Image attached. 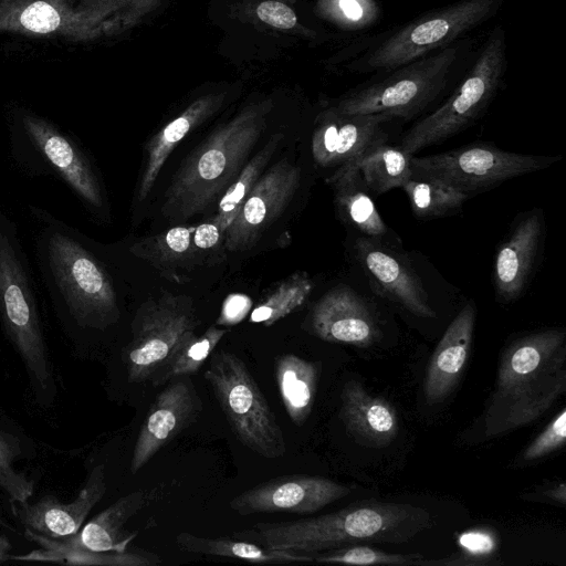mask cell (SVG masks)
Here are the masks:
<instances>
[{"label":"cell","instance_id":"8992f818","mask_svg":"<svg viewBox=\"0 0 566 566\" xmlns=\"http://www.w3.org/2000/svg\"><path fill=\"white\" fill-rule=\"evenodd\" d=\"M506 69V35L504 29L497 25L476 51L449 97L412 125L402 136L399 148L411 157L470 126L503 87Z\"/></svg>","mask_w":566,"mask_h":566},{"label":"cell","instance_id":"9a60e30c","mask_svg":"<svg viewBox=\"0 0 566 566\" xmlns=\"http://www.w3.org/2000/svg\"><path fill=\"white\" fill-rule=\"evenodd\" d=\"M104 464L94 467L77 496L63 503L43 495L33 503H12L13 513L25 528L46 538L64 539L77 533L86 516L106 492Z\"/></svg>","mask_w":566,"mask_h":566},{"label":"cell","instance_id":"2e32d148","mask_svg":"<svg viewBox=\"0 0 566 566\" xmlns=\"http://www.w3.org/2000/svg\"><path fill=\"white\" fill-rule=\"evenodd\" d=\"M313 333L323 340L367 347L378 337L374 315L364 300L349 286L326 292L311 313Z\"/></svg>","mask_w":566,"mask_h":566},{"label":"cell","instance_id":"f546056e","mask_svg":"<svg viewBox=\"0 0 566 566\" xmlns=\"http://www.w3.org/2000/svg\"><path fill=\"white\" fill-rule=\"evenodd\" d=\"M226 333L224 328L216 326H210L201 335L195 332L187 333L151 376L153 386H160L172 379L196 374Z\"/></svg>","mask_w":566,"mask_h":566},{"label":"cell","instance_id":"cb8c5ba5","mask_svg":"<svg viewBox=\"0 0 566 566\" xmlns=\"http://www.w3.org/2000/svg\"><path fill=\"white\" fill-rule=\"evenodd\" d=\"M157 496V489L130 492L94 516L76 534L60 541L85 551L125 552L136 534L128 533L124 525Z\"/></svg>","mask_w":566,"mask_h":566},{"label":"cell","instance_id":"6da1fadb","mask_svg":"<svg viewBox=\"0 0 566 566\" xmlns=\"http://www.w3.org/2000/svg\"><path fill=\"white\" fill-rule=\"evenodd\" d=\"M433 525L422 507L368 500L315 517L256 523L237 535L269 549L311 555L361 543H406Z\"/></svg>","mask_w":566,"mask_h":566},{"label":"cell","instance_id":"7c38bea8","mask_svg":"<svg viewBox=\"0 0 566 566\" xmlns=\"http://www.w3.org/2000/svg\"><path fill=\"white\" fill-rule=\"evenodd\" d=\"M300 180L301 169L287 158L264 170L223 233L226 250L240 252L251 249L287 207Z\"/></svg>","mask_w":566,"mask_h":566},{"label":"cell","instance_id":"83f0119b","mask_svg":"<svg viewBox=\"0 0 566 566\" xmlns=\"http://www.w3.org/2000/svg\"><path fill=\"white\" fill-rule=\"evenodd\" d=\"M175 542L178 548L186 553L237 558L250 563L284 564L314 560L308 554L269 549L243 538L239 541L230 537H202L181 532Z\"/></svg>","mask_w":566,"mask_h":566},{"label":"cell","instance_id":"7a4b0ae2","mask_svg":"<svg viewBox=\"0 0 566 566\" xmlns=\"http://www.w3.org/2000/svg\"><path fill=\"white\" fill-rule=\"evenodd\" d=\"M566 390V333L547 329L512 342L503 350L484 412L488 439L531 424Z\"/></svg>","mask_w":566,"mask_h":566},{"label":"cell","instance_id":"4dcf8cb0","mask_svg":"<svg viewBox=\"0 0 566 566\" xmlns=\"http://www.w3.org/2000/svg\"><path fill=\"white\" fill-rule=\"evenodd\" d=\"M281 139V135H275L266 142V144L248 160L233 184L227 189L217 203V212L208 221L216 224L222 234L237 217L244 199L264 172L268 164L279 148Z\"/></svg>","mask_w":566,"mask_h":566},{"label":"cell","instance_id":"9c48e42d","mask_svg":"<svg viewBox=\"0 0 566 566\" xmlns=\"http://www.w3.org/2000/svg\"><path fill=\"white\" fill-rule=\"evenodd\" d=\"M557 160L556 156L523 155L474 144L426 157L411 156L410 167L412 176L438 179L469 196Z\"/></svg>","mask_w":566,"mask_h":566},{"label":"cell","instance_id":"b9f144b4","mask_svg":"<svg viewBox=\"0 0 566 566\" xmlns=\"http://www.w3.org/2000/svg\"><path fill=\"white\" fill-rule=\"evenodd\" d=\"M539 496L557 502L562 505L566 503V485L564 482L555 485L554 488L544 490Z\"/></svg>","mask_w":566,"mask_h":566},{"label":"cell","instance_id":"1f68e13d","mask_svg":"<svg viewBox=\"0 0 566 566\" xmlns=\"http://www.w3.org/2000/svg\"><path fill=\"white\" fill-rule=\"evenodd\" d=\"M401 188L409 198L415 216L420 219L442 217L458 210L468 199L467 193L429 177L411 176Z\"/></svg>","mask_w":566,"mask_h":566},{"label":"cell","instance_id":"5bb4252c","mask_svg":"<svg viewBox=\"0 0 566 566\" xmlns=\"http://www.w3.org/2000/svg\"><path fill=\"white\" fill-rule=\"evenodd\" d=\"M202 402L189 376L172 379L155 398L140 427L130 462L137 473L199 416Z\"/></svg>","mask_w":566,"mask_h":566},{"label":"cell","instance_id":"836d02e7","mask_svg":"<svg viewBox=\"0 0 566 566\" xmlns=\"http://www.w3.org/2000/svg\"><path fill=\"white\" fill-rule=\"evenodd\" d=\"M196 227H174L136 244L137 255L158 265L180 264L202 252L195 243Z\"/></svg>","mask_w":566,"mask_h":566},{"label":"cell","instance_id":"8fae6325","mask_svg":"<svg viewBox=\"0 0 566 566\" xmlns=\"http://www.w3.org/2000/svg\"><path fill=\"white\" fill-rule=\"evenodd\" d=\"M199 321L192 300L163 292L140 305L132 323V340L124 361L129 382L150 380L182 337L195 332Z\"/></svg>","mask_w":566,"mask_h":566},{"label":"cell","instance_id":"3957f363","mask_svg":"<svg viewBox=\"0 0 566 566\" xmlns=\"http://www.w3.org/2000/svg\"><path fill=\"white\" fill-rule=\"evenodd\" d=\"M474 40L462 38L427 55L374 74L336 106L342 114L387 113L410 119L453 90L473 61Z\"/></svg>","mask_w":566,"mask_h":566},{"label":"cell","instance_id":"60d3db41","mask_svg":"<svg viewBox=\"0 0 566 566\" xmlns=\"http://www.w3.org/2000/svg\"><path fill=\"white\" fill-rule=\"evenodd\" d=\"M251 306V301L245 295H230L222 308V313L219 319L220 324H233L239 322Z\"/></svg>","mask_w":566,"mask_h":566},{"label":"cell","instance_id":"484cf974","mask_svg":"<svg viewBox=\"0 0 566 566\" xmlns=\"http://www.w3.org/2000/svg\"><path fill=\"white\" fill-rule=\"evenodd\" d=\"M25 536L38 543L40 548L25 555L8 556V559L28 562H50L67 565L103 566H154L160 558L145 551L136 552H93L69 546L60 539L46 538L25 528Z\"/></svg>","mask_w":566,"mask_h":566},{"label":"cell","instance_id":"44dd1931","mask_svg":"<svg viewBox=\"0 0 566 566\" xmlns=\"http://www.w3.org/2000/svg\"><path fill=\"white\" fill-rule=\"evenodd\" d=\"M23 124L34 145L62 178L91 206L102 208L97 178L76 145L38 116H24Z\"/></svg>","mask_w":566,"mask_h":566},{"label":"cell","instance_id":"ac0fdd59","mask_svg":"<svg viewBox=\"0 0 566 566\" xmlns=\"http://www.w3.org/2000/svg\"><path fill=\"white\" fill-rule=\"evenodd\" d=\"M399 119L387 113L342 114L332 112L313 136L312 153L319 166H342L357 158L376 138L382 126Z\"/></svg>","mask_w":566,"mask_h":566},{"label":"cell","instance_id":"7402d4cb","mask_svg":"<svg viewBox=\"0 0 566 566\" xmlns=\"http://www.w3.org/2000/svg\"><path fill=\"white\" fill-rule=\"evenodd\" d=\"M474 322L475 306L470 302L440 339L423 379V395L428 403L441 402L458 384L469 357Z\"/></svg>","mask_w":566,"mask_h":566},{"label":"cell","instance_id":"e0dca14e","mask_svg":"<svg viewBox=\"0 0 566 566\" xmlns=\"http://www.w3.org/2000/svg\"><path fill=\"white\" fill-rule=\"evenodd\" d=\"M357 258L384 295L423 318L436 317L420 277L396 253L369 238H358Z\"/></svg>","mask_w":566,"mask_h":566},{"label":"cell","instance_id":"f1b7e54d","mask_svg":"<svg viewBox=\"0 0 566 566\" xmlns=\"http://www.w3.org/2000/svg\"><path fill=\"white\" fill-rule=\"evenodd\" d=\"M376 138L354 161L369 192L380 195L401 187L411 176L410 157L399 147Z\"/></svg>","mask_w":566,"mask_h":566},{"label":"cell","instance_id":"ffe728a7","mask_svg":"<svg viewBox=\"0 0 566 566\" xmlns=\"http://www.w3.org/2000/svg\"><path fill=\"white\" fill-rule=\"evenodd\" d=\"M543 237L539 212H528L517 222L500 247L493 271L499 298L512 302L520 297L530 281Z\"/></svg>","mask_w":566,"mask_h":566},{"label":"cell","instance_id":"f35d334b","mask_svg":"<svg viewBox=\"0 0 566 566\" xmlns=\"http://www.w3.org/2000/svg\"><path fill=\"white\" fill-rule=\"evenodd\" d=\"M566 440V410L560 412L545 429L526 447L522 460L531 462L560 449Z\"/></svg>","mask_w":566,"mask_h":566},{"label":"cell","instance_id":"d590c367","mask_svg":"<svg viewBox=\"0 0 566 566\" xmlns=\"http://www.w3.org/2000/svg\"><path fill=\"white\" fill-rule=\"evenodd\" d=\"M18 454L17 439L0 430V489L11 503L29 501L34 490L33 481L14 468Z\"/></svg>","mask_w":566,"mask_h":566},{"label":"cell","instance_id":"74e56055","mask_svg":"<svg viewBox=\"0 0 566 566\" xmlns=\"http://www.w3.org/2000/svg\"><path fill=\"white\" fill-rule=\"evenodd\" d=\"M329 3L335 18L348 30L364 31L381 19L378 0H329Z\"/></svg>","mask_w":566,"mask_h":566},{"label":"cell","instance_id":"5b68a950","mask_svg":"<svg viewBox=\"0 0 566 566\" xmlns=\"http://www.w3.org/2000/svg\"><path fill=\"white\" fill-rule=\"evenodd\" d=\"M504 0H458L358 41V74H379L444 48L494 17Z\"/></svg>","mask_w":566,"mask_h":566},{"label":"cell","instance_id":"d6986e66","mask_svg":"<svg viewBox=\"0 0 566 566\" xmlns=\"http://www.w3.org/2000/svg\"><path fill=\"white\" fill-rule=\"evenodd\" d=\"M84 32L85 17L71 0H0V33L75 40Z\"/></svg>","mask_w":566,"mask_h":566},{"label":"cell","instance_id":"603a6c76","mask_svg":"<svg viewBox=\"0 0 566 566\" xmlns=\"http://www.w3.org/2000/svg\"><path fill=\"white\" fill-rule=\"evenodd\" d=\"M339 415L347 432L369 448L386 447L398 433V416L392 405L369 395L355 379L343 386Z\"/></svg>","mask_w":566,"mask_h":566},{"label":"cell","instance_id":"ba28073f","mask_svg":"<svg viewBox=\"0 0 566 566\" xmlns=\"http://www.w3.org/2000/svg\"><path fill=\"white\" fill-rule=\"evenodd\" d=\"M0 316L35 389L46 390L52 375L27 273L10 233L0 226Z\"/></svg>","mask_w":566,"mask_h":566},{"label":"cell","instance_id":"ab89813d","mask_svg":"<svg viewBox=\"0 0 566 566\" xmlns=\"http://www.w3.org/2000/svg\"><path fill=\"white\" fill-rule=\"evenodd\" d=\"M256 13L262 21L275 28L290 29L296 23V15L292 9L279 1L262 2Z\"/></svg>","mask_w":566,"mask_h":566},{"label":"cell","instance_id":"d4e9b609","mask_svg":"<svg viewBox=\"0 0 566 566\" xmlns=\"http://www.w3.org/2000/svg\"><path fill=\"white\" fill-rule=\"evenodd\" d=\"M327 182L333 187L339 213L349 224L370 238H378L387 232L386 224L354 161L339 166Z\"/></svg>","mask_w":566,"mask_h":566},{"label":"cell","instance_id":"52a82bcc","mask_svg":"<svg viewBox=\"0 0 566 566\" xmlns=\"http://www.w3.org/2000/svg\"><path fill=\"white\" fill-rule=\"evenodd\" d=\"M203 377L237 439L265 459L282 458L283 432L243 360L230 352L213 350Z\"/></svg>","mask_w":566,"mask_h":566},{"label":"cell","instance_id":"4fadbf2b","mask_svg":"<svg viewBox=\"0 0 566 566\" xmlns=\"http://www.w3.org/2000/svg\"><path fill=\"white\" fill-rule=\"evenodd\" d=\"M352 486L317 475L277 476L254 485L229 502L239 515L264 513H315L347 496Z\"/></svg>","mask_w":566,"mask_h":566},{"label":"cell","instance_id":"7bdbcfd3","mask_svg":"<svg viewBox=\"0 0 566 566\" xmlns=\"http://www.w3.org/2000/svg\"><path fill=\"white\" fill-rule=\"evenodd\" d=\"M10 543L9 541L0 535V563H3L8 560V552L10 551Z\"/></svg>","mask_w":566,"mask_h":566},{"label":"cell","instance_id":"4316f807","mask_svg":"<svg viewBox=\"0 0 566 566\" xmlns=\"http://www.w3.org/2000/svg\"><path fill=\"white\" fill-rule=\"evenodd\" d=\"M319 377L316 363L294 354L275 359V378L285 411L292 422L302 426L310 417Z\"/></svg>","mask_w":566,"mask_h":566},{"label":"cell","instance_id":"d6a6232c","mask_svg":"<svg viewBox=\"0 0 566 566\" xmlns=\"http://www.w3.org/2000/svg\"><path fill=\"white\" fill-rule=\"evenodd\" d=\"M313 290V282L305 273H295L282 281L279 286L256 306L251 322L274 324L287 314L301 307Z\"/></svg>","mask_w":566,"mask_h":566},{"label":"cell","instance_id":"277c9868","mask_svg":"<svg viewBox=\"0 0 566 566\" xmlns=\"http://www.w3.org/2000/svg\"><path fill=\"white\" fill-rule=\"evenodd\" d=\"M261 130L253 118H242L198 145L167 188L164 216L178 223L218 203L248 163Z\"/></svg>","mask_w":566,"mask_h":566},{"label":"cell","instance_id":"e575fe53","mask_svg":"<svg viewBox=\"0 0 566 566\" xmlns=\"http://www.w3.org/2000/svg\"><path fill=\"white\" fill-rule=\"evenodd\" d=\"M459 552L438 559H419L417 565L486 566L501 564L497 557V537L493 530L473 528L463 532L457 539Z\"/></svg>","mask_w":566,"mask_h":566},{"label":"cell","instance_id":"30bf717a","mask_svg":"<svg viewBox=\"0 0 566 566\" xmlns=\"http://www.w3.org/2000/svg\"><path fill=\"white\" fill-rule=\"evenodd\" d=\"M48 251L55 283L78 323L105 328L117 322L119 311L114 286L94 256L57 232L50 237Z\"/></svg>","mask_w":566,"mask_h":566},{"label":"cell","instance_id":"8d00e7d4","mask_svg":"<svg viewBox=\"0 0 566 566\" xmlns=\"http://www.w3.org/2000/svg\"><path fill=\"white\" fill-rule=\"evenodd\" d=\"M421 558L420 554H392L365 545H350L313 556L318 563L352 565H417Z\"/></svg>","mask_w":566,"mask_h":566}]
</instances>
